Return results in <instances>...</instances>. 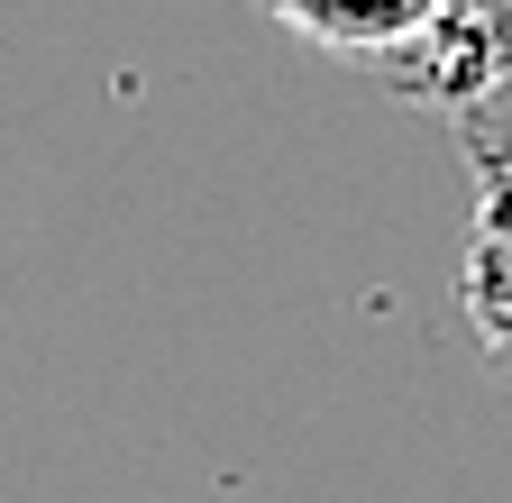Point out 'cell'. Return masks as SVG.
<instances>
[{"label": "cell", "mask_w": 512, "mask_h": 503, "mask_svg": "<svg viewBox=\"0 0 512 503\" xmlns=\"http://www.w3.org/2000/svg\"><path fill=\"white\" fill-rule=\"evenodd\" d=\"M458 293H467V321H476L494 375L512 385V156L476 165V220H467Z\"/></svg>", "instance_id": "6da1fadb"}, {"label": "cell", "mask_w": 512, "mask_h": 503, "mask_svg": "<svg viewBox=\"0 0 512 503\" xmlns=\"http://www.w3.org/2000/svg\"><path fill=\"white\" fill-rule=\"evenodd\" d=\"M458 138H467V165L512 156V0H503V65H494V92L458 119Z\"/></svg>", "instance_id": "7a4b0ae2"}]
</instances>
